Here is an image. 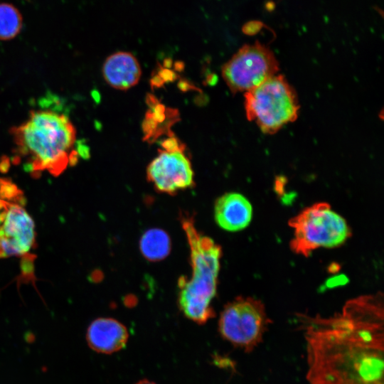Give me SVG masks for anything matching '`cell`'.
<instances>
[{
	"mask_svg": "<svg viewBox=\"0 0 384 384\" xmlns=\"http://www.w3.org/2000/svg\"><path fill=\"white\" fill-rule=\"evenodd\" d=\"M14 158L37 176L48 171L57 176L78 161L76 130L68 117L50 110H32L21 124L11 129Z\"/></svg>",
	"mask_w": 384,
	"mask_h": 384,
	"instance_id": "obj_2",
	"label": "cell"
},
{
	"mask_svg": "<svg viewBox=\"0 0 384 384\" xmlns=\"http://www.w3.org/2000/svg\"><path fill=\"white\" fill-rule=\"evenodd\" d=\"M22 26V16L18 10L10 4H0V39L14 38Z\"/></svg>",
	"mask_w": 384,
	"mask_h": 384,
	"instance_id": "obj_14",
	"label": "cell"
},
{
	"mask_svg": "<svg viewBox=\"0 0 384 384\" xmlns=\"http://www.w3.org/2000/svg\"><path fill=\"white\" fill-rule=\"evenodd\" d=\"M289 224L293 229L291 248L305 257L319 247H338L351 235L346 220L324 202L306 208Z\"/></svg>",
	"mask_w": 384,
	"mask_h": 384,
	"instance_id": "obj_5",
	"label": "cell"
},
{
	"mask_svg": "<svg viewBox=\"0 0 384 384\" xmlns=\"http://www.w3.org/2000/svg\"><path fill=\"white\" fill-rule=\"evenodd\" d=\"M162 150L167 152L183 151L184 144H181L179 139L174 136L163 140L161 143Z\"/></svg>",
	"mask_w": 384,
	"mask_h": 384,
	"instance_id": "obj_16",
	"label": "cell"
},
{
	"mask_svg": "<svg viewBox=\"0 0 384 384\" xmlns=\"http://www.w3.org/2000/svg\"><path fill=\"white\" fill-rule=\"evenodd\" d=\"M247 119L265 134H273L298 117L299 104L293 87L282 75H275L245 92Z\"/></svg>",
	"mask_w": 384,
	"mask_h": 384,
	"instance_id": "obj_4",
	"label": "cell"
},
{
	"mask_svg": "<svg viewBox=\"0 0 384 384\" xmlns=\"http://www.w3.org/2000/svg\"><path fill=\"white\" fill-rule=\"evenodd\" d=\"M129 333L126 326L112 318H98L88 326L86 339L93 351L110 354L127 345Z\"/></svg>",
	"mask_w": 384,
	"mask_h": 384,
	"instance_id": "obj_11",
	"label": "cell"
},
{
	"mask_svg": "<svg viewBox=\"0 0 384 384\" xmlns=\"http://www.w3.org/2000/svg\"><path fill=\"white\" fill-rule=\"evenodd\" d=\"M164 82L173 81L176 78L174 72L165 68H161L158 75Z\"/></svg>",
	"mask_w": 384,
	"mask_h": 384,
	"instance_id": "obj_18",
	"label": "cell"
},
{
	"mask_svg": "<svg viewBox=\"0 0 384 384\" xmlns=\"http://www.w3.org/2000/svg\"><path fill=\"white\" fill-rule=\"evenodd\" d=\"M263 26V23L260 21H250L244 24L242 31L247 35L252 36L258 33Z\"/></svg>",
	"mask_w": 384,
	"mask_h": 384,
	"instance_id": "obj_17",
	"label": "cell"
},
{
	"mask_svg": "<svg viewBox=\"0 0 384 384\" xmlns=\"http://www.w3.org/2000/svg\"><path fill=\"white\" fill-rule=\"evenodd\" d=\"M171 240L168 233L159 228L146 230L139 240V249L148 260L156 262L165 259L170 252Z\"/></svg>",
	"mask_w": 384,
	"mask_h": 384,
	"instance_id": "obj_13",
	"label": "cell"
},
{
	"mask_svg": "<svg viewBox=\"0 0 384 384\" xmlns=\"http://www.w3.org/2000/svg\"><path fill=\"white\" fill-rule=\"evenodd\" d=\"M193 171L183 151L160 150L146 169V178L158 192L175 195L194 186Z\"/></svg>",
	"mask_w": 384,
	"mask_h": 384,
	"instance_id": "obj_9",
	"label": "cell"
},
{
	"mask_svg": "<svg viewBox=\"0 0 384 384\" xmlns=\"http://www.w3.org/2000/svg\"><path fill=\"white\" fill-rule=\"evenodd\" d=\"M137 384H155V383L149 380L143 379V380H139Z\"/></svg>",
	"mask_w": 384,
	"mask_h": 384,
	"instance_id": "obj_19",
	"label": "cell"
},
{
	"mask_svg": "<svg viewBox=\"0 0 384 384\" xmlns=\"http://www.w3.org/2000/svg\"><path fill=\"white\" fill-rule=\"evenodd\" d=\"M308 384H384L383 307L366 297L304 322Z\"/></svg>",
	"mask_w": 384,
	"mask_h": 384,
	"instance_id": "obj_1",
	"label": "cell"
},
{
	"mask_svg": "<svg viewBox=\"0 0 384 384\" xmlns=\"http://www.w3.org/2000/svg\"><path fill=\"white\" fill-rule=\"evenodd\" d=\"M36 242L35 223L18 203L0 199V258L29 252Z\"/></svg>",
	"mask_w": 384,
	"mask_h": 384,
	"instance_id": "obj_8",
	"label": "cell"
},
{
	"mask_svg": "<svg viewBox=\"0 0 384 384\" xmlns=\"http://www.w3.org/2000/svg\"><path fill=\"white\" fill-rule=\"evenodd\" d=\"M20 190L8 180L0 178V197L4 200H20Z\"/></svg>",
	"mask_w": 384,
	"mask_h": 384,
	"instance_id": "obj_15",
	"label": "cell"
},
{
	"mask_svg": "<svg viewBox=\"0 0 384 384\" xmlns=\"http://www.w3.org/2000/svg\"><path fill=\"white\" fill-rule=\"evenodd\" d=\"M273 52L260 42L245 44L222 67V76L233 93L248 92L277 74Z\"/></svg>",
	"mask_w": 384,
	"mask_h": 384,
	"instance_id": "obj_7",
	"label": "cell"
},
{
	"mask_svg": "<svg viewBox=\"0 0 384 384\" xmlns=\"http://www.w3.org/2000/svg\"><path fill=\"white\" fill-rule=\"evenodd\" d=\"M102 74L111 87L126 90L138 83L142 70L137 59L132 53L120 51L105 60Z\"/></svg>",
	"mask_w": 384,
	"mask_h": 384,
	"instance_id": "obj_12",
	"label": "cell"
},
{
	"mask_svg": "<svg viewBox=\"0 0 384 384\" xmlns=\"http://www.w3.org/2000/svg\"><path fill=\"white\" fill-rule=\"evenodd\" d=\"M269 323L261 301L240 297L225 305L218 320V331L224 339L248 353L261 343Z\"/></svg>",
	"mask_w": 384,
	"mask_h": 384,
	"instance_id": "obj_6",
	"label": "cell"
},
{
	"mask_svg": "<svg viewBox=\"0 0 384 384\" xmlns=\"http://www.w3.org/2000/svg\"><path fill=\"white\" fill-rule=\"evenodd\" d=\"M180 219L190 249L191 275L178 279V306L188 319L203 324L214 316L211 304L217 291L221 247L198 230L191 216L181 214Z\"/></svg>",
	"mask_w": 384,
	"mask_h": 384,
	"instance_id": "obj_3",
	"label": "cell"
},
{
	"mask_svg": "<svg viewBox=\"0 0 384 384\" xmlns=\"http://www.w3.org/2000/svg\"><path fill=\"white\" fill-rule=\"evenodd\" d=\"M252 217V206L242 194L226 193L214 204V218L223 230L236 232L245 229Z\"/></svg>",
	"mask_w": 384,
	"mask_h": 384,
	"instance_id": "obj_10",
	"label": "cell"
}]
</instances>
